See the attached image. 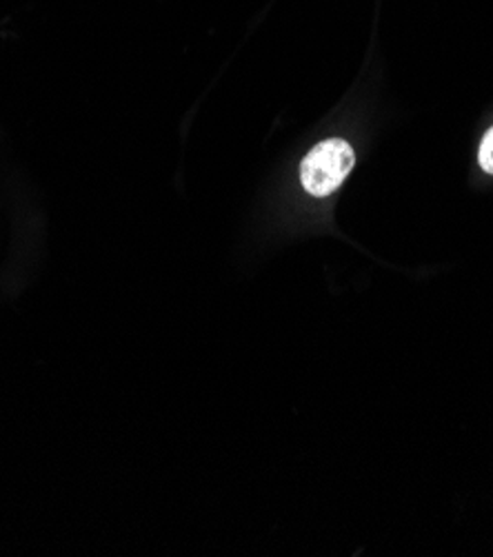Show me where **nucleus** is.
Returning a JSON list of instances; mask_svg holds the SVG:
<instances>
[{"instance_id":"obj_1","label":"nucleus","mask_w":493,"mask_h":557,"mask_svg":"<svg viewBox=\"0 0 493 557\" xmlns=\"http://www.w3.org/2000/svg\"><path fill=\"white\" fill-rule=\"evenodd\" d=\"M356 153L343 138H329L318 143L300 164V181L307 194L316 198L332 196L352 174Z\"/></svg>"},{"instance_id":"obj_2","label":"nucleus","mask_w":493,"mask_h":557,"mask_svg":"<svg viewBox=\"0 0 493 557\" xmlns=\"http://www.w3.org/2000/svg\"><path fill=\"white\" fill-rule=\"evenodd\" d=\"M478 160H480V166L486 174H493V127L482 138Z\"/></svg>"}]
</instances>
